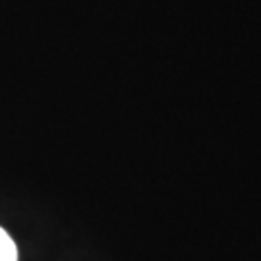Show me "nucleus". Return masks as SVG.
Wrapping results in <instances>:
<instances>
[{"label":"nucleus","instance_id":"1","mask_svg":"<svg viewBox=\"0 0 261 261\" xmlns=\"http://www.w3.org/2000/svg\"><path fill=\"white\" fill-rule=\"evenodd\" d=\"M0 261H18L16 242L2 226H0Z\"/></svg>","mask_w":261,"mask_h":261}]
</instances>
